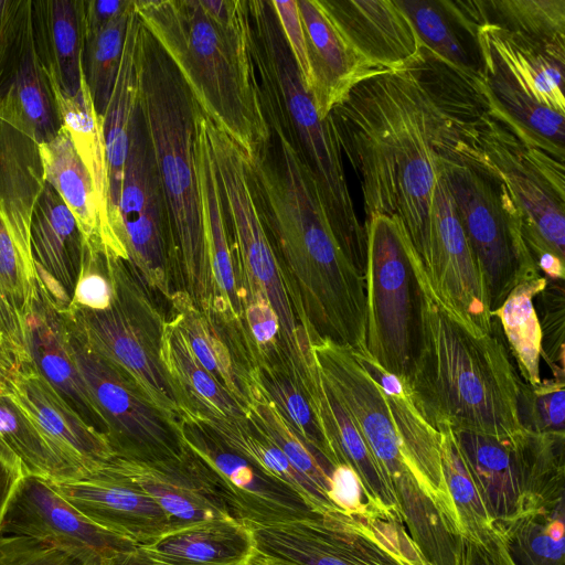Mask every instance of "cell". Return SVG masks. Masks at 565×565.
<instances>
[{
    "mask_svg": "<svg viewBox=\"0 0 565 565\" xmlns=\"http://www.w3.org/2000/svg\"><path fill=\"white\" fill-rule=\"evenodd\" d=\"M30 241L39 284L64 312L79 273L83 237L73 214L46 181L33 210Z\"/></svg>",
    "mask_w": 565,
    "mask_h": 565,
    "instance_id": "cell-26",
    "label": "cell"
},
{
    "mask_svg": "<svg viewBox=\"0 0 565 565\" xmlns=\"http://www.w3.org/2000/svg\"><path fill=\"white\" fill-rule=\"evenodd\" d=\"M38 148L44 180L54 188L73 214L83 245L92 252L105 253L97 193L68 131L61 126L53 139Z\"/></svg>",
    "mask_w": 565,
    "mask_h": 565,
    "instance_id": "cell-32",
    "label": "cell"
},
{
    "mask_svg": "<svg viewBox=\"0 0 565 565\" xmlns=\"http://www.w3.org/2000/svg\"><path fill=\"white\" fill-rule=\"evenodd\" d=\"M564 280H547L545 288L535 297L540 305L537 313L542 333V355L554 379L565 380L564 374Z\"/></svg>",
    "mask_w": 565,
    "mask_h": 565,
    "instance_id": "cell-46",
    "label": "cell"
},
{
    "mask_svg": "<svg viewBox=\"0 0 565 565\" xmlns=\"http://www.w3.org/2000/svg\"><path fill=\"white\" fill-rule=\"evenodd\" d=\"M497 527L515 565L565 564L564 505L526 513Z\"/></svg>",
    "mask_w": 565,
    "mask_h": 565,
    "instance_id": "cell-39",
    "label": "cell"
},
{
    "mask_svg": "<svg viewBox=\"0 0 565 565\" xmlns=\"http://www.w3.org/2000/svg\"><path fill=\"white\" fill-rule=\"evenodd\" d=\"M95 565H162L142 547L117 551L100 556Z\"/></svg>",
    "mask_w": 565,
    "mask_h": 565,
    "instance_id": "cell-54",
    "label": "cell"
},
{
    "mask_svg": "<svg viewBox=\"0 0 565 565\" xmlns=\"http://www.w3.org/2000/svg\"><path fill=\"white\" fill-rule=\"evenodd\" d=\"M364 228L366 350L407 384L417 329L415 248L396 217L372 215Z\"/></svg>",
    "mask_w": 565,
    "mask_h": 565,
    "instance_id": "cell-12",
    "label": "cell"
},
{
    "mask_svg": "<svg viewBox=\"0 0 565 565\" xmlns=\"http://www.w3.org/2000/svg\"><path fill=\"white\" fill-rule=\"evenodd\" d=\"M143 24L130 14L115 85L103 116L108 170V216L119 257L127 260L120 243L119 198L128 156L131 122L139 105Z\"/></svg>",
    "mask_w": 565,
    "mask_h": 565,
    "instance_id": "cell-27",
    "label": "cell"
},
{
    "mask_svg": "<svg viewBox=\"0 0 565 565\" xmlns=\"http://www.w3.org/2000/svg\"><path fill=\"white\" fill-rule=\"evenodd\" d=\"M113 301V286L104 252H92L83 245L79 273L67 309H107ZM66 309V310H67Z\"/></svg>",
    "mask_w": 565,
    "mask_h": 565,
    "instance_id": "cell-47",
    "label": "cell"
},
{
    "mask_svg": "<svg viewBox=\"0 0 565 565\" xmlns=\"http://www.w3.org/2000/svg\"><path fill=\"white\" fill-rule=\"evenodd\" d=\"M329 499L335 508L349 515L383 518L369 504L360 479L345 463L335 466L331 471Z\"/></svg>",
    "mask_w": 565,
    "mask_h": 565,
    "instance_id": "cell-50",
    "label": "cell"
},
{
    "mask_svg": "<svg viewBox=\"0 0 565 565\" xmlns=\"http://www.w3.org/2000/svg\"><path fill=\"white\" fill-rule=\"evenodd\" d=\"M134 1L113 20L92 31H84L83 71L96 111L104 116L118 68Z\"/></svg>",
    "mask_w": 565,
    "mask_h": 565,
    "instance_id": "cell-41",
    "label": "cell"
},
{
    "mask_svg": "<svg viewBox=\"0 0 565 565\" xmlns=\"http://www.w3.org/2000/svg\"><path fill=\"white\" fill-rule=\"evenodd\" d=\"M32 19L44 72L63 94L76 96L84 76L82 1H32Z\"/></svg>",
    "mask_w": 565,
    "mask_h": 565,
    "instance_id": "cell-31",
    "label": "cell"
},
{
    "mask_svg": "<svg viewBox=\"0 0 565 565\" xmlns=\"http://www.w3.org/2000/svg\"><path fill=\"white\" fill-rule=\"evenodd\" d=\"M352 353L381 387L417 482L459 527L443 475L440 433L419 411L405 381L384 370L369 353Z\"/></svg>",
    "mask_w": 565,
    "mask_h": 565,
    "instance_id": "cell-24",
    "label": "cell"
},
{
    "mask_svg": "<svg viewBox=\"0 0 565 565\" xmlns=\"http://www.w3.org/2000/svg\"><path fill=\"white\" fill-rule=\"evenodd\" d=\"M0 393L19 407L77 476L96 471L115 457L106 434L88 423L32 362L4 373Z\"/></svg>",
    "mask_w": 565,
    "mask_h": 565,
    "instance_id": "cell-16",
    "label": "cell"
},
{
    "mask_svg": "<svg viewBox=\"0 0 565 565\" xmlns=\"http://www.w3.org/2000/svg\"><path fill=\"white\" fill-rule=\"evenodd\" d=\"M204 128L233 234L241 301L250 296H260L268 301L280 324L286 374L312 402L321 387L313 343L299 321L291 288L262 221L245 154L207 118Z\"/></svg>",
    "mask_w": 565,
    "mask_h": 565,
    "instance_id": "cell-7",
    "label": "cell"
},
{
    "mask_svg": "<svg viewBox=\"0 0 565 565\" xmlns=\"http://www.w3.org/2000/svg\"><path fill=\"white\" fill-rule=\"evenodd\" d=\"M440 433L445 483L463 539L477 540L493 526L450 428Z\"/></svg>",
    "mask_w": 565,
    "mask_h": 565,
    "instance_id": "cell-42",
    "label": "cell"
},
{
    "mask_svg": "<svg viewBox=\"0 0 565 565\" xmlns=\"http://www.w3.org/2000/svg\"><path fill=\"white\" fill-rule=\"evenodd\" d=\"M140 547L162 565H247L256 551L249 527L235 518L173 527Z\"/></svg>",
    "mask_w": 565,
    "mask_h": 565,
    "instance_id": "cell-30",
    "label": "cell"
},
{
    "mask_svg": "<svg viewBox=\"0 0 565 565\" xmlns=\"http://www.w3.org/2000/svg\"><path fill=\"white\" fill-rule=\"evenodd\" d=\"M247 565H299L255 551Z\"/></svg>",
    "mask_w": 565,
    "mask_h": 565,
    "instance_id": "cell-56",
    "label": "cell"
},
{
    "mask_svg": "<svg viewBox=\"0 0 565 565\" xmlns=\"http://www.w3.org/2000/svg\"><path fill=\"white\" fill-rule=\"evenodd\" d=\"M519 418L537 434H565V380L546 379L536 385L521 381Z\"/></svg>",
    "mask_w": 565,
    "mask_h": 565,
    "instance_id": "cell-45",
    "label": "cell"
},
{
    "mask_svg": "<svg viewBox=\"0 0 565 565\" xmlns=\"http://www.w3.org/2000/svg\"><path fill=\"white\" fill-rule=\"evenodd\" d=\"M476 41L483 66L524 95L565 114L564 43L508 32L487 22L478 28Z\"/></svg>",
    "mask_w": 565,
    "mask_h": 565,
    "instance_id": "cell-22",
    "label": "cell"
},
{
    "mask_svg": "<svg viewBox=\"0 0 565 565\" xmlns=\"http://www.w3.org/2000/svg\"><path fill=\"white\" fill-rule=\"evenodd\" d=\"M417 329L407 386L437 429L467 430L498 438L521 433V377L499 322L478 334L440 300L415 250Z\"/></svg>",
    "mask_w": 565,
    "mask_h": 565,
    "instance_id": "cell-3",
    "label": "cell"
},
{
    "mask_svg": "<svg viewBox=\"0 0 565 565\" xmlns=\"http://www.w3.org/2000/svg\"><path fill=\"white\" fill-rule=\"evenodd\" d=\"M451 431L494 525L564 505L565 434Z\"/></svg>",
    "mask_w": 565,
    "mask_h": 565,
    "instance_id": "cell-10",
    "label": "cell"
},
{
    "mask_svg": "<svg viewBox=\"0 0 565 565\" xmlns=\"http://www.w3.org/2000/svg\"><path fill=\"white\" fill-rule=\"evenodd\" d=\"M181 422L194 423L206 428L227 448L248 460L262 472L289 487L311 511L323 513L339 510L317 492L246 416L186 413L182 415Z\"/></svg>",
    "mask_w": 565,
    "mask_h": 565,
    "instance_id": "cell-33",
    "label": "cell"
},
{
    "mask_svg": "<svg viewBox=\"0 0 565 565\" xmlns=\"http://www.w3.org/2000/svg\"><path fill=\"white\" fill-rule=\"evenodd\" d=\"M25 472L21 462L0 446V530Z\"/></svg>",
    "mask_w": 565,
    "mask_h": 565,
    "instance_id": "cell-52",
    "label": "cell"
},
{
    "mask_svg": "<svg viewBox=\"0 0 565 565\" xmlns=\"http://www.w3.org/2000/svg\"><path fill=\"white\" fill-rule=\"evenodd\" d=\"M0 446L21 462L25 475L44 480L77 476L3 393H0Z\"/></svg>",
    "mask_w": 565,
    "mask_h": 565,
    "instance_id": "cell-38",
    "label": "cell"
},
{
    "mask_svg": "<svg viewBox=\"0 0 565 565\" xmlns=\"http://www.w3.org/2000/svg\"><path fill=\"white\" fill-rule=\"evenodd\" d=\"M160 356L181 408L186 413L246 416L245 408L201 365L173 319L166 321Z\"/></svg>",
    "mask_w": 565,
    "mask_h": 565,
    "instance_id": "cell-35",
    "label": "cell"
},
{
    "mask_svg": "<svg viewBox=\"0 0 565 565\" xmlns=\"http://www.w3.org/2000/svg\"><path fill=\"white\" fill-rule=\"evenodd\" d=\"M139 106L170 218L174 280L195 306L217 317L218 300L195 173L199 106L173 63L146 28Z\"/></svg>",
    "mask_w": 565,
    "mask_h": 565,
    "instance_id": "cell-5",
    "label": "cell"
},
{
    "mask_svg": "<svg viewBox=\"0 0 565 565\" xmlns=\"http://www.w3.org/2000/svg\"><path fill=\"white\" fill-rule=\"evenodd\" d=\"M466 565H515L503 535L494 524L477 540L465 539Z\"/></svg>",
    "mask_w": 565,
    "mask_h": 565,
    "instance_id": "cell-51",
    "label": "cell"
},
{
    "mask_svg": "<svg viewBox=\"0 0 565 565\" xmlns=\"http://www.w3.org/2000/svg\"><path fill=\"white\" fill-rule=\"evenodd\" d=\"M252 386L246 417L289 460L292 467L329 501L330 475L333 470L321 460L282 417L262 387L250 377Z\"/></svg>",
    "mask_w": 565,
    "mask_h": 565,
    "instance_id": "cell-37",
    "label": "cell"
},
{
    "mask_svg": "<svg viewBox=\"0 0 565 565\" xmlns=\"http://www.w3.org/2000/svg\"><path fill=\"white\" fill-rule=\"evenodd\" d=\"M107 256L111 305L104 310L74 308L62 312L73 338L130 377L146 397L171 420L181 408L161 361L167 319L151 290L129 264Z\"/></svg>",
    "mask_w": 565,
    "mask_h": 565,
    "instance_id": "cell-8",
    "label": "cell"
},
{
    "mask_svg": "<svg viewBox=\"0 0 565 565\" xmlns=\"http://www.w3.org/2000/svg\"><path fill=\"white\" fill-rule=\"evenodd\" d=\"M425 270L437 296L469 330L478 334L492 332L493 318L483 278L440 164L433 195L429 260Z\"/></svg>",
    "mask_w": 565,
    "mask_h": 565,
    "instance_id": "cell-15",
    "label": "cell"
},
{
    "mask_svg": "<svg viewBox=\"0 0 565 565\" xmlns=\"http://www.w3.org/2000/svg\"><path fill=\"white\" fill-rule=\"evenodd\" d=\"M72 347L95 420L104 427L115 456L152 461L184 450L181 423L171 420L130 377L73 337Z\"/></svg>",
    "mask_w": 565,
    "mask_h": 565,
    "instance_id": "cell-14",
    "label": "cell"
},
{
    "mask_svg": "<svg viewBox=\"0 0 565 565\" xmlns=\"http://www.w3.org/2000/svg\"><path fill=\"white\" fill-rule=\"evenodd\" d=\"M181 433L186 447L218 479L238 520L264 524L311 512L295 491L227 448L206 428L181 422Z\"/></svg>",
    "mask_w": 565,
    "mask_h": 565,
    "instance_id": "cell-19",
    "label": "cell"
},
{
    "mask_svg": "<svg viewBox=\"0 0 565 565\" xmlns=\"http://www.w3.org/2000/svg\"><path fill=\"white\" fill-rule=\"evenodd\" d=\"M118 213L127 263L152 292L169 300L177 290L172 232L139 105L131 122Z\"/></svg>",
    "mask_w": 565,
    "mask_h": 565,
    "instance_id": "cell-13",
    "label": "cell"
},
{
    "mask_svg": "<svg viewBox=\"0 0 565 565\" xmlns=\"http://www.w3.org/2000/svg\"><path fill=\"white\" fill-rule=\"evenodd\" d=\"M97 559L87 562L61 547L0 530V565H95Z\"/></svg>",
    "mask_w": 565,
    "mask_h": 565,
    "instance_id": "cell-48",
    "label": "cell"
},
{
    "mask_svg": "<svg viewBox=\"0 0 565 565\" xmlns=\"http://www.w3.org/2000/svg\"><path fill=\"white\" fill-rule=\"evenodd\" d=\"M411 20L423 45L451 67L470 77H481L466 47L450 24L441 1L396 0Z\"/></svg>",
    "mask_w": 565,
    "mask_h": 565,
    "instance_id": "cell-44",
    "label": "cell"
},
{
    "mask_svg": "<svg viewBox=\"0 0 565 565\" xmlns=\"http://www.w3.org/2000/svg\"><path fill=\"white\" fill-rule=\"evenodd\" d=\"M24 343L35 369L87 419L93 405L76 367L68 326L39 284V298L26 317Z\"/></svg>",
    "mask_w": 565,
    "mask_h": 565,
    "instance_id": "cell-29",
    "label": "cell"
},
{
    "mask_svg": "<svg viewBox=\"0 0 565 565\" xmlns=\"http://www.w3.org/2000/svg\"><path fill=\"white\" fill-rule=\"evenodd\" d=\"M440 169L480 268L492 313L518 285L542 276L526 244L520 210L493 163L441 159Z\"/></svg>",
    "mask_w": 565,
    "mask_h": 565,
    "instance_id": "cell-9",
    "label": "cell"
},
{
    "mask_svg": "<svg viewBox=\"0 0 565 565\" xmlns=\"http://www.w3.org/2000/svg\"><path fill=\"white\" fill-rule=\"evenodd\" d=\"M46 74V73H45ZM60 125L64 127L93 180L103 221V242L107 255L119 257L108 216V170L106 161L103 117L95 109L85 75L79 93L63 94L55 81L46 74Z\"/></svg>",
    "mask_w": 565,
    "mask_h": 565,
    "instance_id": "cell-34",
    "label": "cell"
},
{
    "mask_svg": "<svg viewBox=\"0 0 565 565\" xmlns=\"http://www.w3.org/2000/svg\"><path fill=\"white\" fill-rule=\"evenodd\" d=\"M337 28L366 61L398 71L422 54L423 43L396 0H321Z\"/></svg>",
    "mask_w": 565,
    "mask_h": 565,
    "instance_id": "cell-23",
    "label": "cell"
},
{
    "mask_svg": "<svg viewBox=\"0 0 565 565\" xmlns=\"http://www.w3.org/2000/svg\"><path fill=\"white\" fill-rule=\"evenodd\" d=\"M328 117L359 178L365 218H398L426 269L440 160L460 136L408 65L361 81Z\"/></svg>",
    "mask_w": 565,
    "mask_h": 565,
    "instance_id": "cell-1",
    "label": "cell"
},
{
    "mask_svg": "<svg viewBox=\"0 0 565 565\" xmlns=\"http://www.w3.org/2000/svg\"><path fill=\"white\" fill-rule=\"evenodd\" d=\"M103 467L154 500L173 527L204 520L237 519L216 476L186 445L174 457L141 461L115 456Z\"/></svg>",
    "mask_w": 565,
    "mask_h": 565,
    "instance_id": "cell-17",
    "label": "cell"
},
{
    "mask_svg": "<svg viewBox=\"0 0 565 565\" xmlns=\"http://www.w3.org/2000/svg\"><path fill=\"white\" fill-rule=\"evenodd\" d=\"M0 119L38 146L53 139L61 128L35 45L32 1H21L11 41L0 64Z\"/></svg>",
    "mask_w": 565,
    "mask_h": 565,
    "instance_id": "cell-21",
    "label": "cell"
},
{
    "mask_svg": "<svg viewBox=\"0 0 565 565\" xmlns=\"http://www.w3.org/2000/svg\"><path fill=\"white\" fill-rule=\"evenodd\" d=\"M137 15L201 113L252 158L270 142L249 50L247 1L139 0Z\"/></svg>",
    "mask_w": 565,
    "mask_h": 565,
    "instance_id": "cell-4",
    "label": "cell"
},
{
    "mask_svg": "<svg viewBox=\"0 0 565 565\" xmlns=\"http://www.w3.org/2000/svg\"><path fill=\"white\" fill-rule=\"evenodd\" d=\"M168 302L171 319L182 331L196 360L246 411L252 365L243 348L213 315L195 306L183 290H174Z\"/></svg>",
    "mask_w": 565,
    "mask_h": 565,
    "instance_id": "cell-28",
    "label": "cell"
},
{
    "mask_svg": "<svg viewBox=\"0 0 565 565\" xmlns=\"http://www.w3.org/2000/svg\"><path fill=\"white\" fill-rule=\"evenodd\" d=\"M270 143L245 156L253 193L312 343L329 339L365 354V278L342 249L316 181L294 143L269 124ZM245 154V153H244Z\"/></svg>",
    "mask_w": 565,
    "mask_h": 565,
    "instance_id": "cell-2",
    "label": "cell"
},
{
    "mask_svg": "<svg viewBox=\"0 0 565 565\" xmlns=\"http://www.w3.org/2000/svg\"><path fill=\"white\" fill-rule=\"evenodd\" d=\"M546 284L547 279L542 275L518 285L504 302L491 313L500 324L520 377L522 376L523 382L530 385H536L542 381V333L534 299Z\"/></svg>",
    "mask_w": 565,
    "mask_h": 565,
    "instance_id": "cell-36",
    "label": "cell"
},
{
    "mask_svg": "<svg viewBox=\"0 0 565 565\" xmlns=\"http://www.w3.org/2000/svg\"><path fill=\"white\" fill-rule=\"evenodd\" d=\"M20 3L0 0V64L12 38Z\"/></svg>",
    "mask_w": 565,
    "mask_h": 565,
    "instance_id": "cell-55",
    "label": "cell"
},
{
    "mask_svg": "<svg viewBox=\"0 0 565 565\" xmlns=\"http://www.w3.org/2000/svg\"><path fill=\"white\" fill-rule=\"evenodd\" d=\"M487 23L537 40L564 43V0L483 1Z\"/></svg>",
    "mask_w": 565,
    "mask_h": 565,
    "instance_id": "cell-43",
    "label": "cell"
},
{
    "mask_svg": "<svg viewBox=\"0 0 565 565\" xmlns=\"http://www.w3.org/2000/svg\"><path fill=\"white\" fill-rule=\"evenodd\" d=\"M128 0L82 1L83 30L92 31L117 17L128 4Z\"/></svg>",
    "mask_w": 565,
    "mask_h": 565,
    "instance_id": "cell-53",
    "label": "cell"
},
{
    "mask_svg": "<svg viewBox=\"0 0 565 565\" xmlns=\"http://www.w3.org/2000/svg\"><path fill=\"white\" fill-rule=\"evenodd\" d=\"M270 3L280 24L288 49L299 71L302 84L311 96L313 77L297 0H271Z\"/></svg>",
    "mask_w": 565,
    "mask_h": 565,
    "instance_id": "cell-49",
    "label": "cell"
},
{
    "mask_svg": "<svg viewBox=\"0 0 565 565\" xmlns=\"http://www.w3.org/2000/svg\"><path fill=\"white\" fill-rule=\"evenodd\" d=\"M1 530L61 547L87 562L136 546L85 518L46 480L29 475L15 491Z\"/></svg>",
    "mask_w": 565,
    "mask_h": 565,
    "instance_id": "cell-18",
    "label": "cell"
},
{
    "mask_svg": "<svg viewBox=\"0 0 565 565\" xmlns=\"http://www.w3.org/2000/svg\"><path fill=\"white\" fill-rule=\"evenodd\" d=\"M249 375L303 443L321 460L332 469L340 465L307 397L286 374L268 366H253Z\"/></svg>",
    "mask_w": 565,
    "mask_h": 565,
    "instance_id": "cell-40",
    "label": "cell"
},
{
    "mask_svg": "<svg viewBox=\"0 0 565 565\" xmlns=\"http://www.w3.org/2000/svg\"><path fill=\"white\" fill-rule=\"evenodd\" d=\"M256 551L299 565H429L404 524L341 510L250 523Z\"/></svg>",
    "mask_w": 565,
    "mask_h": 565,
    "instance_id": "cell-11",
    "label": "cell"
},
{
    "mask_svg": "<svg viewBox=\"0 0 565 565\" xmlns=\"http://www.w3.org/2000/svg\"><path fill=\"white\" fill-rule=\"evenodd\" d=\"M249 50L268 124L278 125L313 177L332 230L349 246L365 238L329 117L306 90L270 1H247Z\"/></svg>",
    "mask_w": 565,
    "mask_h": 565,
    "instance_id": "cell-6",
    "label": "cell"
},
{
    "mask_svg": "<svg viewBox=\"0 0 565 565\" xmlns=\"http://www.w3.org/2000/svg\"><path fill=\"white\" fill-rule=\"evenodd\" d=\"M313 77L311 98L326 119L361 81L388 70L362 57L347 41L321 0H297Z\"/></svg>",
    "mask_w": 565,
    "mask_h": 565,
    "instance_id": "cell-25",
    "label": "cell"
},
{
    "mask_svg": "<svg viewBox=\"0 0 565 565\" xmlns=\"http://www.w3.org/2000/svg\"><path fill=\"white\" fill-rule=\"evenodd\" d=\"M46 481L85 518L136 546H147L173 527L169 515L154 500L104 467Z\"/></svg>",
    "mask_w": 565,
    "mask_h": 565,
    "instance_id": "cell-20",
    "label": "cell"
}]
</instances>
